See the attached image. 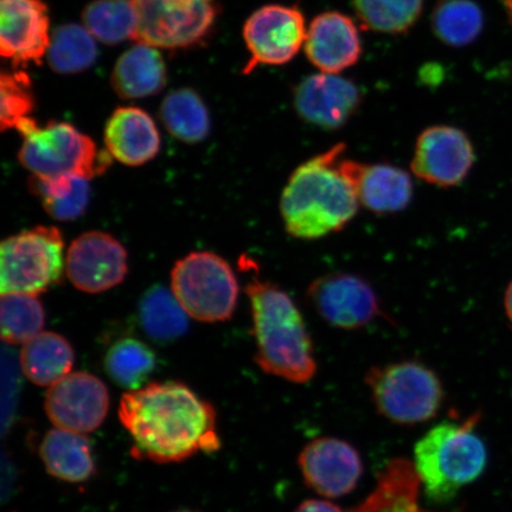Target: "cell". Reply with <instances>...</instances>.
I'll return each mask as SVG.
<instances>
[{
	"mask_svg": "<svg viewBox=\"0 0 512 512\" xmlns=\"http://www.w3.org/2000/svg\"><path fill=\"white\" fill-rule=\"evenodd\" d=\"M35 107L29 75L23 70L3 73L0 78V127L2 131L17 128L30 117Z\"/></svg>",
	"mask_w": 512,
	"mask_h": 512,
	"instance_id": "obj_34",
	"label": "cell"
},
{
	"mask_svg": "<svg viewBox=\"0 0 512 512\" xmlns=\"http://www.w3.org/2000/svg\"><path fill=\"white\" fill-rule=\"evenodd\" d=\"M119 419L132 439V456L179 463L220 450L216 412L181 382H155L123 395Z\"/></svg>",
	"mask_w": 512,
	"mask_h": 512,
	"instance_id": "obj_1",
	"label": "cell"
},
{
	"mask_svg": "<svg viewBox=\"0 0 512 512\" xmlns=\"http://www.w3.org/2000/svg\"><path fill=\"white\" fill-rule=\"evenodd\" d=\"M502 3L505 12H507L509 21L512 24V0H499Z\"/></svg>",
	"mask_w": 512,
	"mask_h": 512,
	"instance_id": "obj_37",
	"label": "cell"
},
{
	"mask_svg": "<svg viewBox=\"0 0 512 512\" xmlns=\"http://www.w3.org/2000/svg\"><path fill=\"white\" fill-rule=\"evenodd\" d=\"M44 409L56 428L87 434L105 421L110 394L99 377L76 371L49 387Z\"/></svg>",
	"mask_w": 512,
	"mask_h": 512,
	"instance_id": "obj_13",
	"label": "cell"
},
{
	"mask_svg": "<svg viewBox=\"0 0 512 512\" xmlns=\"http://www.w3.org/2000/svg\"><path fill=\"white\" fill-rule=\"evenodd\" d=\"M306 297L317 315L335 329L360 330L384 317L379 294L358 274L322 275L307 287Z\"/></svg>",
	"mask_w": 512,
	"mask_h": 512,
	"instance_id": "obj_11",
	"label": "cell"
},
{
	"mask_svg": "<svg viewBox=\"0 0 512 512\" xmlns=\"http://www.w3.org/2000/svg\"><path fill=\"white\" fill-rule=\"evenodd\" d=\"M137 16L134 41L168 50L198 46L214 27L216 0H132Z\"/></svg>",
	"mask_w": 512,
	"mask_h": 512,
	"instance_id": "obj_9",
	"label": "cell"
},
{
	"mask_svg": "<svg viewBox=\"0 0 512 512\" xmlns=\"http://www.w3.org/2000/svg\"><path fill=\"white\" fill-rule=\"evenodd\" d=\"M307 27L303 11L294 5L270 4L254 11L243 25L249 53L243 74L291 62L305 46Z\"/></svg>",
	"mask_w": 512,
	"mask_h": 512,
	"instance_id": "obj_10",
	"label": "cell"
},
{
	"mask_svg": "<svg viewBox=\"0 0 512 512\" xmlns=\"http://www.w3.org/2000/svg\"><path fill=\"white\" fill-rule=\"evenodd\" d=\"M363 101L360 87L336 74L306 76L294 87L293 105L306 124L335 131L349 123Z\"/></svg>",
	"mask_w": 512,
	"mask_h": 512,
	"instance_id": "obj_16",
	"label": "cell"
},
{
	"mask_svg": "<svg viewBox=\"0 0 512 512\" xmlns=\"http://www.w3.org/2000/svg\"><path fill=\"white\" fill-rule=\"evenodd\" d=\"M294 512H344L335 503L325 499H306Z\"/></svg>",
	"mask_w": 512,
	"mask_h": 512,
	"instance_id": "obj_35",
	"label": "cell"
},
{
	"mask_svg": "<svg viewBox=\"0 0 512 512\" xmlns=\"http://www.w3.org/2000/svg\"><path fill=\"white\" fill-rule=\"evenodd\" d=\"M344 165L360 206L370 213L393 215L411 206L414 183L405 169L387 163L364 164L349 158H345Z\"/></svg>",
	"mask_w": 512,
	"mask_h": 512,
	"instance_id": "obj_19",
	"label": "cell"
},
{
	"mask_svg": "<svg viewBox=\"0 0 512 512\" xmlns=\"http://www.w3.org/2000/svg\"><path fill=\"white\" fill-rule=\"evenodd\" d=\"M347 145L339 143L305 160L288 177L279 209L286 233L315 241L341 232L355 219L358 202L347 170Z\"/></svg>",
	"mask_w": 512,
	"mask_h": 512,
	"instance_id": "obj_2",
	"label": "cell"
},
{
	"mask_svg": "<svg viewBox=\"0 0 512 512\" xmlns=\"http://www.w3.org/2000/svg\"><path fill=\"white\" fill-rule=\"evenodd\" d=\"M128 271L127 252L112 235L88 232L76 238L67 251V277L81 292L98 294L120 285Z\"/></svg>",
	"mask_w": 512,
	"mask_h": 512,
	"instance_id": "obj_15",
	"label": "cell"
},
{
	"mask_svg": "<svg viewBox=\"0 0 512 512\" xmlns=\"http://www.w3.org/2000/svg\"><path fill=\"white\" fill-rule=\"evenodd\" d=\"M46 313L40 299L30 294H2L0 300V332L5 343L24 345L40 335Z\"/></svg>",
	"mask_w": 512,
	"mask_h": 512,
	"instance_id": "obj_33",
	"label": "cell"
},
{
	"mask_svg": "<svg viewBox=\"0 0 512 512\" xmlns=\"http://www.w3.org/2000/svg\"><path fill=\"white\" fill-rule=\"evenodd\" d=\"M63 236L56 227L38 226L6 238L0 245V293L40 296L66 270Z\"/></svg>",
	"mask_w": 512,
	"mask_h": 512,
	"instance_id": "obj_8",
	"label": "cell"
},
{
	"mask_svg": "<svg viewBox=\"0 0 512 512\" xmlns=\"http://www.w3.org/2000/svg\"><path fill=\"white\" fill-rule=\"evenodd\" d=\"M352 8L362 28L400 35L419 21L424 0H352Z\"/></svg>",
	"mask_w": 512,
	"mask_h": 512,
	"instance_id": "obj_31",
	"label": "cell"
},
{
	"mask_svg": "<svg viewBox=\"0 0 512 512\" xmlns=\"http://www.w3.org/2000/svg\"><path fill=\"white\" fill-rule=\"evenodd\" d=\"M29 188L40 198L47 213L57 221L80 219L91 201L89 179L79 176L49 179L31 176Z\"/></svg>",
	"mask_w": 512,
	"mask_h": 512,
	"instance_id": "obj_26",
	"label": "cell"
},
{
	"mask_svg": "<svg viewBox=\"0 0 512 512\" xmlns=\"http://www.w3.org/2000/svg\"><path fill=\"white\" fill-rule=\"evenodd\" d=\"M298 467L306 486L326 498H341L357 488L363 475L361 454L348 441L323 437L299 453Z\"/></svg>",
	"mask_w": 512,
	"mask_h": 512,
	"instance_id": "obj_14",
	"label": "cell"
},
{
	"mask_svg": "<svg viewBox=\"0 0 512 512\" xmlns=\"http://www.w3.org/2000/svg\"><path fill=\"white\" fill-rule=\"evenodd\" d=\"M40 457L49 475L63 482H87L95 473L92 444L85 434L50 430L42 440Z\"/></svg>",
	"mask_w": 512,
	"mask_h": 512,
	"instance_id": "obj_23",
	"label": "cell"
},
{
	"mask_svg": "<svg viewBox=\"0 0 512 512\" xmlns=\"http://www.w3.org/2000/svg\"><path fill=\"white\" fill-rule=\"evenodd\" d=\"M504 312L512 329V280L504 292Z\"/></svg>",
	"mask_w": 512,
	"mask_h": 512,
	"instance_id": "obj_36",
	"label": "cell"
},
{
	"mask_svg": "<svg viewBox=\"0 0 512 512\" xmlns=\"http://www.w3.org/2000/svg\"><path fill=\"white\" fill-rule=\"evenodd\" d=\"M376 411L401 426L430 421L443 407V383L419 361H400L371 367L364 377Z\"/></svg>",
	"mask_w": 512,
	"mask_h": 512,
	"instance_id": "obj_6",
	"label": "cell"
},
{
	"mask_svg": "<svg viewBox=\"0 0 512 512\" xmlns=\"http://www.w3.org/2000/svg\"><path fill=\"white\" fill-rule=\"evenodd\" d=\"M307 60L320 73L339 75L360 61V28L348 15L326 11L312 19L304 46Z\"/></svg>",
	"mask_w": 512,
	"mask_h": 512,
	"instance_id": "obj_18",
	"label": "cell"
},
{
	"mask_svg": "<svg viewBox=\"0 0 512 512\" xmlns=\"http://www.w3.org/2000/svg\"><path fill=\"white\" fill-rule=\"evenodd\" d=\"M479 419L477 413L463 422L445 420L416 443L413 465L428 501L451 502L482 476L488 450L476 433Z\"/></svg>",
	"mask_w": 512,
	"mask_h": 512,
	"instance_id": "obj_4",
	"label": "cell"
},
{
	"mask_svg": "<svg viewBox=\"0 0 512 512\" xmlns=\"http://www.w3.org/2000/svg\"><path fill=\"white\" fill-rule=\"evenodd\" d=\"M251 302L255 362L266 374L305 384L318 371L315 347L302 311L284 288L253 278L246 287Z\"/></svg>",
	"mask_w": 512,
	"mask_h": 512,
	"instance_id": "obj_3",
	"label": "cell"
},
{
	"mask_svg": "<svg viewBox=\"0 0 512 512\" xmlns=\"http://www.w3.org/2000/svg\"><path fill=\"white\" fill-rule=\"evenodd\" d=\"M171 291L189 317L219 323L234 316L240 286L232 266L220 255L194 252L172 268Z\"/></svg>",
	"mask_w": 512,
	"mask_h": 512,
	"instance_id": "obj_7",
	"label": "cell"
},
{
	"mask_svg": "<svg viewBox=\"0 0 512 512\" xmlns=\"http://www.w3.org/2000/svg\"><path fill=\"white\" fill-rule=\"evenodd\" d=\"M476 162L475 147L458 127H427L416 139L411 168L413 174L434 187H459Z\"/></svg>",
	"mask_w": 512,
	"mask_h": 512,
	"instance_id": "obj_12",
	"label": "cell"
},
{
	"mask_svg": "<svg viewBox=\"0 0 512 512\" xmlns=\"http://www.w3.org/2000/svg\"><path fill=\"white\" fill-rule=\"evenodd\" d=\"M175 512H195V511H191V510H179V511H175Z\"/></svg>",
	"mask_w": 512,
	"mask_h": 512,
	"instance_id": "obj_38",
	"label": "cell"
},
{
	"mask_svg": "<svg viewBox=\"0 0 512 512\" xmlns=\"http://www.w3.org/2000/svg\"><path fill=\"white\" fill-rule=\"evenodd\" d=\"M432 29L446 46L467 47L482 34L484 14L473 0H438L432 14Z\"/></svg>",
	"mask_w": 512,
	"mask_h": 512,
	"instance_id": "obj_28",
	"label": "cell"
},
{
	"mask_svg": "<svg viewBox=\"0 0 512 512\" xmlns=\"http://www.w3.org/2000/svg\"><path fill=\"white\" fill-rule=\"evenodd\" d=\"M156 366L155 352L137 338L120 339L105 356L107 375L128 392L146 386Z\"/></svg>",
	"mask_w": 512,
	"mask_h": 512,
	"instance_id": "obj_29",
	"label": "cell"
},
{
	"mask_svg": "<svg viewBox=\"0 0 512 512\" xmlns=\"http://www.w3.org/2000/svg\"><path fill=\"white\" fill-rule=\"evenodd\" d=\"M49 28L42 0H0V54L16 70L42 63L50 46Z\"/></svg>",
	"mask_w": 512,
	"mask_h": 512,
	"instance_id": "obj_17",
	"label": "cell"
},
{
	"mask_svg": "<svg viewBox=\"0 0 512 512\" xmlns=\"http://www.w3.org/2000/svg\"><path fill=\"white\" fill-rule=\"evenodd\" d=\"M85 28L108 46L134 40L137 16L132 0H94L82 14Z\"/></svg>",
	"mask_w": 512,
	"mask_h": 512,
	"instance_id": "obj_32",
	"label": "cell"
},
{
	"mask_svg": "<svg viewBox=\"0 0 512 512\" xmlns=\"http://www.w3.org/2000/svg\"><path fill=\"white\" fill-rule=\"evenodd\" d=\"M166 78L163 56L157 49L138 43L115 63L112 85L121 99H144L162 92Z\"/></svg>",
	"mask_w": 512,
	"mask_h": 512,
	"instance_id": "obj_22",
	"label": "cell"
},
{
	"mask_svg": "<svg viewBox=\"0 0 512 512\" xmlns=\"http://www.w3.org/2000/svg\"><path fill=\"white\" fill-rule=\"evenodd\" d=\"M421 489L413 462L394 458L377 476L373 491L349 512H430L419 502Z\"/></svg>",
	"mask_w": 512,
	"mask_h": 512,
	"instance_id": "obj_21",
	"label": "cell"
},
{
	"mask_svg": "<svg viewBox=\"0 0 512 512\" xmlns=\"http://www.w3.org/2000/svg\"><path fill=\"white\" fill-rule=\"evenodd\" d=\"M139 317L145 334L158 343L174 342L189 329L188 313L174 293L162 286L152 287L144 294Z\"/></svg>",
	"mask_w": 512,
	"mask_h": 512,
	"instance_id": "obj_27",
	"label": "cell"
},
{
	"mask_svg": "<svg viewBox=\"0 0 512 512\" xmlns=\"http://www.w3.org/2000/svg\"><path fill=\"white\" fill-rule=\"evenodd\" d=\"M21 368L27 379L40 387H51L72 373L74 350L66 338L42 331L22 345Z\"/></svg>",
	"mask_w": 512,
	"mask_h": 512,
	"instance_id": "obj_24",
	"label": "cell"
},
{
	"mask_svg": "<svg viewBox=\"0 0 512 512\" xmlns=\"http://www.w3.org/2000/svg\"><path fill=\"white\" fill-rule=\"evenodd\" d=\"M159 114L171 136L185 144L201 143L209 136L210 114L194 89L179 88L166 95Z\"/></svg>",
	"mask_w": 512,
	"mask_h": 512,
	"instance_id": "obj_25",
	"label": "cell"
},
{
	"mask_svg": "<svg viewBox=\"0 0 512 512\" xmlns=\"http://www.w3.org/2000/svg\"><path fill=\"white\" fill-rule=\"evenodd\" d=\"M94 36L79 24H64L54 31L48 49L51 69L62 75L85 72L98 59Z\"/></svg>",
	"mask_w": 512,
	"mask_h": 512,
	"instance_id": "obj_30",
	"label": "cell"
},
{
	"mask_svg": "<svg viewBox=\"0 0 512 512\" xmlns=\"http://www.w3.org/2000/svg\"><path fill=\"white\" fill-rule=\"evenodd\" d=\"M105 144L121 164L142 166L158 156L162 142L149 113L138 107H119L107 121Z\"/></svg>",
	"mask_w": 512,
	"mask_h": 512,
	"instance_id": "obj_20",
	"label": "cell"
},
{
	"mask_svg": "<svg viewBox=\"0 0 512 512\" xmlns=\"http://www.w3.org/2000/svg\"><path fill=\"white\" fill-rule=\"evenodd\" d=\"M16 130L23 137L18 160L31 176L43 179L79 176L91 181L111 165L108 151H100L91 138L68 123L51 121L40 126L29 117Z\"/></svg>",
	"mask_w": 512,
	"mask_h": 512,
	"instance_id": "obj_5",
	"label": "cell"
}]
</instances>
